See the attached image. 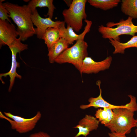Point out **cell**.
<instances>
[{
  "label": "cell",
  "mask_w": 137,
  "mask_h": 137,
  "mask_svg": "<svg viewBox=\"0 0 137 137\" xmlns=\"http://www.w3.org/2000/svg\"><path fill=\"white\" fill-rule=\"evenodd\" d=\"M95 116L101 124L104 125L107 124L109 115L105 108L98 109L96 111Z\"/></svg>",
  "instance_id": "obj_20"
},
{
  "label": "cell",
  "mask_w": 137,
  "mask_h": 137,
  "mask_svg": "<svg viewBox=\"0 0 137 137\" xmlns=\"http://www.w3.org/2000/svg\"><path fill=\"white\" fill-rule=\"evenodd\" d=\"M19 36L15 25L7 20H0V47L9 46Z\"/></svg>",
  "instance_id": "obj_10"
},
{
  "label": "cell",
  "mask_w": 137,
  "mask_h": 137,
  "mask_svg": "<svg viewBox=\"0 0 137 137\" xmlns=\"http://www.w3.org/2000/svg\"><path fill=\"white\" fill-rule=\"evenodd\" d=\"M69 44L64 39L61 38L49 48L48 49V56L49 62H55L56 58L68 48Z\"/></svg>",
  "instance_id": "obj_13"
},
{
  "label": "cell",
  "mask_w": 137,
  "mask_h": 137,
  "mask_svg": "<svg viewBox=\"0 0 137 137\" xmlns=\"http://www.w3.org/2000/svg\"><path fill=\"white\" fill-rule=\"evenodd\" d=\"M120 0H89L88 2L91 6L104 10H107L118 6Z\"/></svg>",
  "instance_id": "obj_19"
},
{
  "label": "cell",
  "mask_w": 137,
  "mask_h": 137,
  "mask_svg": "<svg viewBox=\"0 0 137 137\" xmlns=\"http://www.w3.org/2000/svg\"><path fill=\"white\" fill-rule=\"evenodd\" d=\"M53 0H32L28 4L32 14L35 12L36 8L46 7L48 8V12L46 16L52 19L55 7L53 4Z\"/></svg>",
  "instance_id": "obj_14"
},
{
  "label": "cell",
  "mask_w": 137,
  "mask_h": 137,
  "mask_svg": "<svg viewBox=\"0 0 137 137\" xmlns=\"http://www.w3.org/2000/svg\"><path fill=\"white\" fill-rule=\"evenodd\" d=\"M60 38L58 29L55 28L49 27L45 31L42 39L44 40L45 43L48 49Z\"/></svg>",
  "instance_id": "obj_18"
},
{
  "label": "cell",
  "mask_w": 137,
  "mask_h": 137,
  "mask_svg": "<svg viewBox=\"0 0 137 137\" xmlns=\"http://www.w3.org/2000/svg\"><path fill=\"white\" fill-rule=\"evenodd\" d=\"M112 60V57L111 56L99 62L95 61L91 57L87 56L83 60L79 71L81 75L82 73H97L100 71L108 69Z\"/></svg>",
  "instance_id": "obj_8"
},
{
  "label": "cell",
  "mask_w": 137,
  "mask_h": 137,
  "mask_svg": "<svg viewBox=\"0 0 137 137\" xmlns=\"http://www.w3.org/2000/svg\"><path fill=\"white\" fill-rule=\"evenodd\" d=\"M87 1L73 0L69 8L65 9L62 12L64 22L77 32L81 29L83 20L86 19L87 15L85 9Z\"/></svg>",
  "instance_id": "obj_5"
},
{
  "label": "cell",
  "mask_w": 137,
  "mask_h": 137,
  "mask_svg": "<svg viewBox=\"0 0 137 137\" xmlns=\"http://www.w3.org/2000/svg\"><path fill=\"white\" fill-rule=\"evenodd\" d=\"M99 123V121L95 117L86 115L79 121L78 124L74 127L78 129V132L75 137H79L81 135L86 137L90 132L97 129Z\"/></svg>",
  "instance_id": "obj_11"
},
{
  "label": "cell",
  "mask_w": 137,
  "mask_h": 137,
  "mask_svg": "<svg viewBox=\"0 0 137 137\" xmlns=\"http://www.w3.org/2000/svg\"><path fill=\"white\" fill-rule=\"evenodd\" d=\"M136 48H137V47Z\"/></svg>",
  "instance_id": "obj_25"
},
{
  "label": "cell",
  "mask_w": 137,
  "mask_h": 137,
  "mask_svg": "<svg viewBox=\"0 0 137 137\" xmlns=\"http://www.w3.org/2000/svg\"><path fill=\"white\" fill-rule=\"evenodd\" d=\"M5 1L4 0L0 1V20H7L11 23L9 16V12L4 7L2 2Z\"/></svg>",
  "instance_id": "obj_21"
},
{
  "label": "cell",
  "mask_w": 137,
  "mask_h": 137,
  "mask_svg": "<svg viewBox=\"0 0 137 137\" xmlns=\"http://www.w3.org/2000/svg\"><path fill=\"white\" fill-rule=\"evenodd\" d=\"M125 135L115 132L108 133V135L110 137H126Z\"/></svg>",
  "instance_id": "obj_23"
},
{
  "label": "cell",
  "mask_w": 137,
  "mask_h": 137,
  "mask_svg": "<svg viewBox=\"0 0 137 137\" xmlns=\"http://www.w3.org/2000/svg\"><path fill=\"white\" fill-rule=\"evenodd\" d=\"M101 83V82L100 80L97 81L96 83L99 89V95L96 97L90 98L88 99L89 104L87 105H81L80 107V109L84 110L91 107H94L95 108H111L112 110L122 106V105L116 106L112 105L104 99L102 96V90L100 87Z\"/></svg>",
  "instance_id": "obj_12"
},
{
  "label": "cell",
  "mask_w": 137,
  "mask_h": 137,
  "mask_svg": "<svg viewBox=\"0 0 137 137\" xmlns=\"http://www.w3.org/2000/svg\"><path fill=\"white\" fill-rule=\"evenodd\" d=\"M9 12L11 18L17 25L19 37L24 41L36 34L31 15L32 13L28 5L20 6L7 2L3 3Z\"/></svg>",
  "instance_id": "obj_1"
},
{
  "label": "cell",
  "mask_w": 137,
  "mask_h": 137,
  "mask_svg": "<svg viewBox=\"0 0 137 137\" xmlns=\"http://www.w3.org/2000/svg\"><path fill=\"white\" fill-rule=\"evenodd\" d=\"M136 121H137V125L136 127H137V118L136 119ZM135 134L136 135V137H137V128L136 129H135Z\"/></svg>",
  "instance_id": "obj_24"
},
{
  "label": "cell",
  "mask_w": 137,
  "mask_h": 137,
  "mask_svg": "<svg viewBox=\"0 0 137 137\" xmlns=\"http://www.w3.org/2000/svg\"><path fill=\"white\" fill-rule=\"evenodd\" d=\"M133 19L128 17L126 20H121L116 23L109 22L107 27L99 26L98 31L104 38L112 39L119 41V36L122 35H129L133 37L137 33V26L132 22Z\"/></svg>",
  "instance_id": "obj_4"
},
{
  "label": "cell",
  "mask_w": 137,
  "mask_h": 137,
  "mask_svg": "<svg viewBox=\"0 0 137 137\" xmlns=\"http://www.w3.org/2000/svg\"><path fill=\"white\" fill-rule=\"evenodd\" d=\"M86 25L79 39L72 46L68 48L55 59V62L59 64L68 63L73 64L80 70L82 61L88 56L87 43L84 41L86 34L89 32L92 22L87 19L84 20Z\"/></svg>",
  "instance_id": "obj_3"
},
{
  "label": "cell",
  "mask_w": 137,
  "mask_h": 137,
  "mask_svg": "<svg viewBox=\"0 0 137 137\" xmlns=\"http://www.w3.org/2000/svg\"><path fill=\"white\" fill-rule=\"evenodd\" d=\"M20 38H16L15 41L9 46L12 53V63L11 68L7 73L1 74L0 79L3 77H6L9 76L10 77V84L8 89L10 92L14 85L16 78L19 79L22 78V76L19 75L16 72V70L20 66V63L16 60V56L18 53L28 48V45L24 44L22 42Z\"/></svg>",
  "instance_id": "obj_7"
},
{
  "label": "cell",
  "mask_w": 137,
  "mask_h": 137,
  "mask_svg": "<svg viewBox=\"0 0 137 137\" xmlns=\"http://www.w3.org/2000/svg\"><path fill=\"white\" fill-rule=\"evenodd\" d=\"M4 115L0 111V118L8 121L11 129L20 134L26 133L33 130L42 116L40 111H38L33 117L28 118L13 115L10 112H4Z\"/></svg>",
  "instance_id": "obj_6"
},
{
  "label": "cell",
  "mask_w": 137,
  "mask_h": 137,
  "mask_svg": "<svg viewBox=\"0 0 137 137\" xmlns=\"http://www.w3.org/2000/svg\"><path fill=\"white\" fill-rule=\"evenodd\" d=\"M65 24L64 22L62 21L58 29L60 38L64 39L69 45L73 44L75 41H77L79 39L80 34H76L72 28L69 26H67V28H65Z\"/></svg>",
  "instance_id": "obj_16"
},
{
  "label": "cell",
  "mask_w": 137,
  "mask_h": 137,
  "mask_svg": "<svg viewBox=\"0 0 137 137\" xmlns=\"http://www.w3.org/2000/svg\"><path fill=\"white\" fill-rule=\"evenodd\" d=\"M29 137H52L47 133L43 131L39 132L32 133L30 134Z\"/></svg>",
  "instance_id": "obj_22"
},
{
  "label": "cell",
  "mask_w": 137,
  "mask_h": 137,
  "mask_svg": "<svg viewBox=\"0 0 137 137\" xmlns=\"http://www.w3.org/2000/svg\"><path fill=\"white\" fill-rule=\"evenodd\" d=\"M109 42L115 48L113 54L117 53L124 54L126 49L131 47H137V35L133 36L130 40L125 43H122L116 40L109 39Z\"/></svg>",
  "instance_id": "obj_15"
},
{
  "label": "cell",
  "mask_w": 137,
  "mask_h": 137,
  "mask_svg": "<svg viewBox=\"0 0 137 137\" xmlns=\"http://www.w3.org/2000/svg\"><path fill=\"white\" fill-rule=\"evenodd\" d=\"M121 10L125 15L137 19V0H122Z\"/></svg>",
  "instance_id": "obj_17"
},
{
  "label": "cell",
  "mask_w": 137,
  "mask_h": 137,
  "mask_svg": "<svg viewBox=\"0 0 137 137\" xmlns=\"http://www.w3.org/2000/svg\"><path fill=\"white\" fill-rule=\"evenodd\" d=\"M112 110L114 113L112 119L105 125L111 132L128 134L132 128L136 127L137 121L134 118V115L137 109L133 102L130 101L125 105Z\"/></svg>",
  "instance_id": "obj_2"
},
{
  "label": "cell",
  "mask_w": 137,
  "mask_h": 137,
  "mask_svg": "<svg viewBox=\"0 0 137 137\" xmlns=\"http://www.w3.org/2000/svg\"><path fill=\"white\" fill-rule=\"evenodd\" d=\"M31 20L33 25L36 27L35 28L36 34L39 39H43L46 30L49 27L58 29L62 21H54L48 17L43 18L40 16L36 9L35 12L31 15Z\"/></svg>",
  "instance_id": "obj_9"
}]
</instances>
